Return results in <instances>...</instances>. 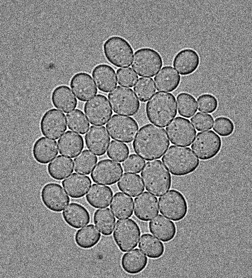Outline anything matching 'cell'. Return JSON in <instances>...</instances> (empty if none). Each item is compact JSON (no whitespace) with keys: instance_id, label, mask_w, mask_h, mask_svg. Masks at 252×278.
I'll return each mask as SVG.
<instances>
[{"instance_id":"obj_24","label":"cell","mask_w":252,"mask_h":278,"mask_svg":"<svg viewBox=\"0 0 252 278\" xmlns=\"http://www.w3.org/2000/svg\"><path fill=\"white\" fill-rule=\"evenodd\" d=\"M62 214L64 221L76 229L88 225L91 220L90 214L86 208L75 202L68 205Z\"/></svg>"},{"instance_id":"obj_31","label":"cell","mask_w":252,"mask_h":278,"mask_svg":"<svg viewBox=\"0 0 252 278\" xmlns=\"http://www.w3.org/2000/svg\"><path fill=\"white\" fill-rule=\"evenodd\" d=\"M73 171V161L67 157L58 155L47 166L49 175L56 180L65 178Z\"/></svg>"},{"instance_id":"obj_1","label":"cell","mask_w":252,"mask_h":278,"mask_svg":"<svg viewBox=\"0 0 252 278\" xmlns=\"http://www.w3.org/2000/svg\"><path fill=\"white\" fill-rule=\"evenodd\" d=\"M169 146L165 129L151 124L140 128L133 142L135 152L146 160L160 158Z\"/></svg>"},{"instance_id":"obj_20","label":"cell","mask_w":252,"mask_h":278,"mask_svg":"<svg viewBox=\"0 0 252 278\" xmlns=\"http://www.w3.org/2000/svg\"><path fill=\"white\" fill-rule=\"evenodd\" d=\"M200 57L193 49L186 48L181 50L175 56L173 64L176 70L183 76L195 72L200 65Z\"/></svg>"},{"instance_id":"obj_18","label":"cell","mask_w":252,"mask_h":278,"mask_svg":"<svg viewBox=\"0 0 252 278\" xmlns=\"http://www.w3.org/2000/svg\"><path fill=\"white\" fill-rule=\"evenodd\" d=\"M87 147L98 156L105 154L110 141V136L103 126H92L85 135Z\"/></svg>"},{"instance_id":"obj_32","label":"cell","mask_w":252,"mask_h":278,"mask_svg":"<svg viewBox=\"0 0 252 278\" xmlns=\"http://www.w3.org/2000/svg\"><path fill=\"white\" fill-rule=\"evenodd\" d=\"M133 199L122 192L116 193L112 200L110 208L115 217L123 219L133 214Z\"/></svg>"},{"instance_id":"obj_45","label":"cell","mask_w":252,"mask_h":278,"mask_svg":"<svg viewBox=\"0 0 252 278\" xmlns=\"http://www.w3.org/2000/svg\"><path fill=\"white\" fill-rule=\"evenodd\" d=\"M145 163V160L142 158L135 154H132L123 161L122 167L126 173H139Z\"/></svg>"},{"instance_id":"obj_12","label":"cell","mask_w":252,"mask_h":278,"mask_svg":"<svg viewBox=\"0 0 252 278\" xmlns=\"http://www.w3.org/2000/svg\"><path fill=\"white\" fill-rule=\"evenodd\" d=\"M171 142L175 145L189 146L193 141L196 131L188 119L178 117L166 127Z\"/></svg>"},{"instance_id":"obj_23","label":"cell","mask_w":252,"mask_h":278,"mask_svg":"<svg viewBox=\"0 0 252 278\" xmlns=\"http://www.w3.org/2000/svg\"><path fill=\"white\" fill-rule=\"evenodd\" d=\"M148 227L150 233L163 242L171 241L177 234L174 223L161 214L150 221Z\"/></svg>"},{"instance_id":"obj_36","label":"cell","mask_w":252,"mask_h":278,"mask_svg":"<svg viewBox=\"0 0 252 278\" xmlns=\"http://www.w3.org/2000/svg\"><path fill=\"white\" fill-rule=\"evenodd\" d=\"M94 223L105 236L111 235L116 223V219L108 208L97 209L94 213Z\"/></svg>"},{"instance_id":"obj_30","label":"cell","mask_w":252,"mask_h":278,"mask_svg":"<svg viewBox=\"0 0 252 278\" xmlns=\"http://www.w3.org/2000/svg\"><path fill=\"white\" fill-rule=\"evenodd\" d=\"M113 195L109 186L93 184L89 190L86 198L88 203L95 208L109 206Z\"/></svg>"},{"instance_id":"obj_44","label":"cell","mask_w":252,"mask_h":278,"mask_svg":"<svg viewBox=\"0 0 252 278\" xmlns=\"http://www.w3.org/2000/svg\"><path fill=\"white\" fill-rule=\"evenodd\" d=\"M118 83L119 85L132 87L138 80V75L131 68H120L117 70Z\"/></svg>"},{"instance_id":"obj_40","label":"cell","mask_w":252,"mask_h":278,"mask_svg":"<svg viewBox=\"0 0 252 278\" xmlns=\"http://www.w3.org/2000/svg\"><path fill=\"white\" fill-rule=\"evenodd\" d=\"M133 89L137 97L141 102L147 101L155 92L154 83L151 78H139Z\"/></svg>"},{"instance_id":"obj_25","label":"cell","mask_w":252,"mask_h":278,"mask_svg":"<svg viewBox=\"0 0 252 278\" xmlns=\"http://www.w3.org/2000/svg\"><path fill=\"white\" fill-rule=\"evenodd\" d=\"M51 98L53 106L65 113L74 109L77 104V99L70 88L64 85L55 87Z\"/></svg>"},{"instance_id":"obj_11","label":"cell","mask_w":252,"mask_h":278,"mask_svg":"<svg viewBox=\"0 0 252 278\" xmlns=\"http://www.w3.org/2000/svg\"><path fill=\"white\" fill-rule=\"evenodd\" d=\"M222 146L220 137L214 131L199 132L191 145V148L200 159L206 160L215 157Z\"/></svg>"},{"instance_id":"obj_3","label":"cell","mask_w":252,"mask_h":278,"mask_svg":"<svg viewBox=\"0 0 252 278\" xmlns=\"http://www.w3.org/2000/svg\"><path fill=\"white\" fill-rule=\"evenodd\" d=\"M162 161L169 171L176 176H184L193 173L200 163L190 148L175 145L167 149Z\"/></svg>"},{"instance_id":"obj_22","label":"cell","mask_w":252,"mask_h":278,"mask_svg":"<svg viewBox=\"0 0 252 278\" xmlns=\"http://www.w3.org/2000/svg\"><path fill=\"white\" fill-rule=\"evenodd\" d=\"M92 74L98 89L102 92H109L117 86L115 71L108 64L96 65Z\"/></svg>"},{"instance_id":"obj_9","label":"cell","mask_w":252,"mask_h":278,"mask_svg":"<svg viewBox=\"0 0 252 278\" xmlns=\"http://www.w3.org/2000/svg\"><path fill=\"white\" fill-rule=\"evenodd\" d=\"M108 97L116 114L133 116L139 109L140 102L131 88L118 86L108 94Z\"/></svg>"},{"instance_id":"obj_14","label":"cell","mask_w":252,"mask_h":278,"mask_svg":"<svg viewBox=\"0 0 252 278\" xmlns=\"http://www.w3.org/2000/svg\"><path fill=\"white\" fill-rule=\"evenodd\" d=\"M40 128L43 135L57 139L67 129L65 115L55 108L47 110L41 117Z\"/></svg>"},{"instance_id":"obj_7","label":"cell","mask_w":252,"mask_h":278,"mask_svg":"<svg viewBox=\"0 0 252 278\" xmlns=\"http://www.w3.org/2000/svg\"><path fill=\"white\" fill-rule=\"evenodd\" d=\"M141 235L138 225L131 218L118 220L113 233V238L118 248L123 252L135 248Z\"/></svg>"},{"instance_id":"obj_42","label":"cell","mask_w":252,"mask_h":278,"mask_svg":"<svg viewBox=\"0 0 252 278\" xmlns=\"http://www.w3.org/2000/svg\"><path fill=\"white\" fill-rule=\"evenodd\" d=\"M218 105L217 98L211 94L204 93L197 98V107L199 111L212 113L217 109Z\"/></svg>"},{"instance_id":"obj_6","label":"cell","mask_w":252,"mask_h":278,"mask_svg":"<svg viewBox=\"0 0 252 278\" xmlns=\"http://www.w3.org/2000/svg\"><path fill=\"white\" fill-rule=\"evenodd\" d=\"M163 65V60L160 53L150 47H142L134 53L132 68L139 76L153 77Z\"/></svg>"},{"instance_id":"obj_19","label":"cell","mask_w":252,"mask_h":278,"mask_svg":"<svg viewBox=\"0 0 252 278\" xmlns=\"http://www.w3.org/2000/svg\"><path fill=\"white\" fill-rule=\"evenodd\" d=\"M134 212L138 219L149 221L158 213L157 198L147 192H144L134 199Z\"/></svg>"},{"instance_id":"obj_37","label":"cell","mask_w":252,"mask_h":278,"mask_svg":"<svg viewBox=\"0 0 252 278\" xmlns=\"http://www.w3.org/2000/svg\"><path fill=\"white\" fill-rule=\"evenodd\" d=\"M97 161L98 158L93 153L84 150L74 159V171L79 174L89 175Z\"/></svg>"},{"instance_id":"obj_43","label":"cell","mask_w":252,"mask_h":278,"mask_svg":"<svg viewBox=\"0 0 252 278\" xmlns=\"http://www.w3.org/2000/svg\"><path fill=\"white\" fill-rule=\"evenodd\" d=\"M213 128L219 135L227 137L233 133L234 125L229 118L226 117H219L215 120Z\"/></svg>"},{"instance_id":"obj_15","label":"cell","mask_w":252,"mask_h":278,"mask_svg":"<svg viewBox=\"0 0 252 278\" xmlns=\"http://www.w3.org/2000/svg\"><path fill=\"white\" fill-rule=\"evenodd\" d=\"M40 196L44 206L54 212H61L70 201L61 186L56 183L45 184L41 190Z\"/></svg>"},{"instance_id":"obj_21","label":"cell","mask_w":252,"mask_h":278,"mask_svg":"<svg viewBox=\"0 0 252 278\" xmlns=\"http://www.w3.org/2000/svg\"><path fill=\"white\" fill-rule=\"evenodd\" d=\"M35 160L40 164L49 163L58 154V147L55 140L41 137L37 139L32 147Z\"/></svg>"},{"instance_id":"obj_10","label":"cell","mask_w":252,"mask_h":278,"mask_svg":"<svg viewBox=\"0 0 252 278\" xmlns=\"http://www.w3.org/2000/svg\"><path fill=\"white\" fill-rule=\"evenodd\" d=\"M106 128L113 139L130 143L137 134L138 125L131 117L114 115L107 123Z\"/></svg>"},{"instance_id":"obj_5","label":"cell","mask_w":252,"mask_h":278,"mask_svg":"<svg viewBox=\"0 0 252 278\" xmlns=\"http://www.w3.org/2000/svg\"><path fill=\"white\" fill-rule=\"evenodd\" d=\"M107 60L117 67L130 66L133 55V49L130 43L119 36H112L106 39L103 46Z\"/></svg>"},{"instance_id":"obj_28","label":"cell","mask_w":252,"mask_h":278,"mask_svg":"<svg viewBox=\"0 0 252 278\" xmlns=\"http://www.w3.org/2000/svg\"><path fill=\"white\" fill-rule=\"evenodd\" d=\"M155 86L158 91L172 92L181 82V76L172 66L163 67L154 77Z\"/></svg>"},{"instance_id":"obj_38","label":"cell","mask_w":252,"mask_h":278,"mask_svg":"<svg viewBox=\"0 0 252 278\" xmlns=\"http://www.w3.org/2000/svg\"><path fill=\"white\" fill-rule=\"evenodd\" d=\"M178 113L187 118L192 117L197 112L196 99L190 93L181 92L177 97Z\"/></svg>"},{"instance_id":"obj_29","label":"cell","mask_w":252,"mask_h":278,"mask_svg":"<svg viewBox=\"0 0 252 278\" xmlns=\"http://www.w3.org/2000/svg\"><path fill=\"white\" fill-rule=\"evenodd\" d=\"M148 263L147 257L138 249L123 254L121 260L122 269L129 274H137L143 270Z\"/></svg>"},{"instance_id":"obj_26","label":"cell","mask_w":252,"mask_h":278,"mask_svg":"<svg viewBox=\"0 0 252 278\" xmlns=\"http://www.w3.org/2000/svg\"><path fill=\"white\" fill-rule=\"evenodd\" d=\"M89 177L73 173L62 181V185L70 197L79 198L83 197L91 185Z\"/></svg>"},{"instance_id":"obj_4","label":"cell","mask_w":252,"mask_h":278,"mask_svg":"<svg viewBox=\"0 0 252 278\" xmlns=\"http://www.w3.org/2000/svg\"><path fill=\"white\" fill-rule=\"evenodd\" d=\"M141 176L146 190L154 196H160L171 188V174L160 160L145 163Z\"/></svg>"},{"instance_id":"obj_33","label":"cell","mask_w":252,"mask_h":278,"mask_svg":"<svg viewBox=\"0 0 252 278\" xmlns=\"http://www.w3.org/2000/svg\"><path fill=\"white\" fill-rule=\"evenodd\" d=\"M138 247L151 259L160 258L165 251L163 243L150 234L142 235L138 243Z\"/></svg>"},{"instance_id":"obj_16","label":"cell","mask_w":252,"mask_h":278,"mask_svg":"<svg viewBox=\"0 0 252 278\" xmlns=\"http://www.w3.org/2000/svg\"><path fill=\"white\" fill-rule=\"evenodd\" d=\"M122 173L120 163L111 159H104L96 165L91 177L95 183L111 185L118 181Z\"/></svg>"},{"instance_id":"obj_17","label":"cell","mask_w":252,"mask_h":278,"mask_svg":"<svg viewBox=\"0 0 252 278\" xmlns=\"http://www.w3.org/2000/svg\"><path fill=\"white\" fill-rule=\"evenodd\" d=\"M70 86L76 97L81 101H87L96 95L98 92L91 75L84 72H78L72 77Z\"/></svg>"},{"instance_id":"obj_34","label":"cell","mask_w":252,"mask_h":278,"mask_svg":"<svg viewBox=\"0 0 252 278\" xmlns=\"http://www.w3.org/2000/svg\"><path fill=\"white\" fill-rule=\"evenodd\" d=\"M101 235L93 225H89L78 230L75 233L74 240L76 244L81 248L90 249L100 241Z\"/></svg>"},{"instance_id":"obj_27","label":"cell","mask_w":252,"mask_h":278,"mask_svg":"<svg viewBox=\"0 0 252 278\" xmlns=\"http://www.w3.org/2000/svg\"><path fill=\"white\" fill-rule=\"evenodd\" d=\"M58 145L61 154L73 158L83 149L84 142L81 135L67 131L58 139Z\"/></svg>"},{"instance_id":"obj_35","label":"cell","mask_w":252,"mask_h":278,"mask_svg":"<svg viewBox=\"0 0 252 278\" xmlns=\"http://www.w3.org/2000/svg\"><path fill=\"white\" fill-rule=\"evenodd\" d=\"M117 186L121 191L134 197L144 190L140 176L134 174L124 173L119 179Z\"/></svg>"},{"instance_id":"obj_8","label":"cell","mask_w":252,"mask_h":278,"mask_svg":"<svg viewBox=\"0 0 252 278\" xmlns=\"http://www.w3.org/2000/svg\"><path fill=\"white\" fill-rule=\"evenodd\" d=\"M160 212L175 221H180L188 211L187 201L179 191L172 189L158 199Z\"/></svg>"},{"instance_id":"obj_41","label":"cell","mask_w":252,"mask_h":278,"mask_svg":"<svg viewBox=\"0 0 252 278\" xmlns=\"http://www.w3.org/2000/svg\"><path fill=\"white\" fill-rule=\"evenodd\" d=\"M129 149L128 146L122 142L112 140L107 151L109 157L118 162H122L128 156Z\"/></svg>"},{"instance_id":"obj_39","label":"cell","mask_w":252,"mask_h":278,"mask_svg":"<svg viewBox=\"0 0 252 278\" xmlns=\"http://www.w3.org/2000/svg\"><path fill=\"white\" fill-rule=\"evenodd\" d=\"M66 121L70 130L80 134H85L90 127V124L83 113L75 109L67 114Z\"/></svg>"},{"instance_id":"obj_13","label":"cell","mask_w":252,"mask_h":278,"mask_svg":"<svg viewBox=\"0 0 252 278\" xmlns=\"http://www.w3.org/2000/svg\"><path fill=\"white\" fill-rule=\"evenodd\" d=\"M84 112L90 123L96 125L106 124L113 113L108 99L101 94L85 104Z\"/></svg>"},{"instance_id":"obj_2","label":"cell","mask_w":252,"mask_h":278,"mask_svg":"<svg viewBox=\"0 0 252 278\" xmlns=\"http://www.w3.org/2000/svg\"><path fill=\"white\" fill-rule=\"evenodd\" d=\"M145 110L150 123L165 127L177 115L175 97L170 93L157 91L146 103Z\"/></svg>"},{"instance_id":"obj_46","label":"cell","mask_w":252,"mask_h":278,"mask_svg":"<svg viewBox=\"0 0 252 278\" xmlns=\"http://www.w3.org/2000/svg\"><path fill=\"white\" fill-rule=\"evenodd\" d=\"M191 123L198 131L211 129L213 118L209 114L198 112L191 119Z\"/></svg>"}]
</instances>
